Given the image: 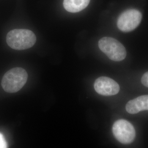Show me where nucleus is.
Here are the masks:
<instances>
[{
  "label": "nucleus",
  "mask_w": 148,
  "mask_h": 148,
  "mask_svg": "<svg viewBox=\"0 0 148 148\" xmlns=\"http://www.w3.org/2000/svg\"><path fill=\"white\" fill-rule=\"evenodd\" d=\"M8 45L16 50H24L32 47L36 41L35 34L27 29H14L6 37Z\"/></svg>",
  "instance_id": "obj_1"
},
{
  "label": "nucleus",
  "mask_w": 148,
  "mask_h": 148,
  "mask_svg": "<svg viewBox=\"0 0 148 148\" xmlns=\"http://www.w3.org/2000/svg\"><path fill=\"white\" fill-rule=\"evenodd\" d=\"M27 73L21 68H14L5 73L2 79L3 89L8 93H16L21 90L27 82Z\"/></svg>",
  "instance_id": "obj_2"
},
{
  "label": "nucleus",
  "mask_w": 148,
  "mask_h": 148,
  "mask_svg": "<svg viewBox=\"0 0 148 148\" xmlns=\"http://www.w3.org/2000/svg\"><path fill=\"white\" fill-rule=\"evenodd\" d=\"M99 48L106 56L115 62H120L126 57V50L121 43L110 37L101 38L98 42Z\"/></svg>",
  "instance_id": "obj_3"
},
{
  "label": "nucleus",
  "mask_w": 148,
  "mask_h": 148,
  "mask_svg": "<svg viewBox=\"0 0 148 148\" xmlns=\"http://www.w3.org/2000/svg\"><path fill=\"white\" fill-rule=\"evenodd\" d=\"M112 130L114 137L122 144L132 143L136 137V131L133 126L130 122L123 119L115 122Z\"/></svg>",
  "instance_id": "obj_4"
},
{
  "label": "nucleus",
  "mask_w": 148,
  "mask_h": 148,
  "mask_svg": "<svg viewBox=\"0 0 148 148\" xmlns=\"http://www.w3.org/2000/svg\"><path fill=\"white\" fill-rule=\"evenodd\" d=\"M142 19V14L139 11L135 9L128 10L119 16L117 26L122 32H132L139 26Z\"/></svg>",
  "instance_id": "obj_5"
},
{
  "label": "nucleus",
  "mask_w": 148,
  "mask_h": 148,
  "mask_svg": "<svg viewBox=\"0 0 148 148\" xmlns=\"http://www.w3.org/2000/svg\"><path fill=\"white\" fill-rule=\"evenodd\" d=\"M94 87L98 94L105 96L115 95L120 90V86L115 81L105 76L96 79Z\"/></svg>",
  "instance_id": "obj_6"
},
{
  "label": "nucleus",
  "mask_w": 148,
  "mask_h": 148,
  "mask_svg": "<svg viewBox=\"0 0 148 148\" xmlns=\"http://www.w3.org/2000/svg\"><path fill=\"white\" fill-rule=\"evenodd\" d=\"M126 109L128 113L131 114L148 110V95H141L129 101L126 106Z\"/></svg>",
  "instance_id": "obj_7"
},
{
  "label": "nucleus",
  "mask_w": 148,
  "mask_h": 148,
  "mask_svg": "<svg viewBox=\"0 0 148 148\" xmlns=\"http://www.w3.org/2000/svg\"><path fill=\"white\" fill-rule=\"evenodd\" d=\"M90 0H64V8L70 13L84 10L90 3Z\"/></svg>",
  "instance_id": "obj_8"
},
{
  "label": "nucleus",
  "mask_w": 148,
  "mask_h": 148,
  "mask_svg": "<svg viewBox=\"0 0 148 148\" xmlns=\"http://www.w3.org/2000/svg\"><path fill=\"white\" fill-rule=\"evenodd\" d=\"M0 148H7V143L3 135L0 133Z\"/></svg>",
  "instance_id": "obj_9"
},
{
  "label": "nucleus",
  "mask_w": 148,
  "mask_h": 148,
  "mask_svg": "<svg viewBox=\"0 0 148 148\" xmlns=\"http://www.w3.org/2000/svg\"><path fill=\"white\" fill-rule=\"evenodd\" d=\"M141 81L144 86L148 87V71L143 75L141 79Z\"/></svg>",
  "instance_id": "obj_10"
}]
</instances>
